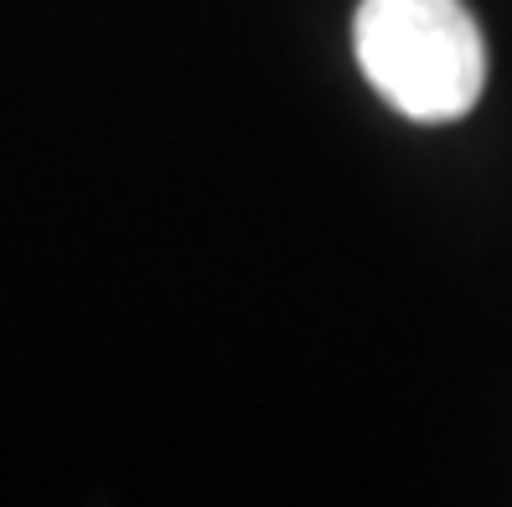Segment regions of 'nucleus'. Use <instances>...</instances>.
<instances>
[{
  "label": "nucleus",
  "mask_w": 512,
  "mask_h": 507,
  "mask_svg": "<svg viewBox=\"0 0 512 507\" xmlns=\"http://www.w3.org/2000/svg\"><path fill=\"white\" fill-rule=\"evenodd\" d=\"M357 68L404 119H461L487 83V42L466 0H363L352 16Z\"/></svg>",
  "instance_id": "nucleus-1"
}]
</instances>
